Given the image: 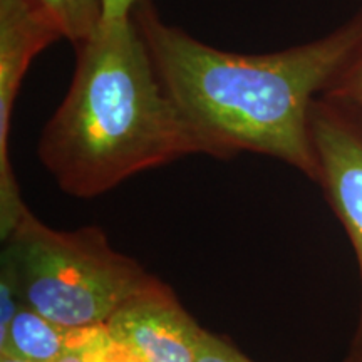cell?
<instances>
[{
    "label": "cell",
    "instance_id": "obj_1",
    "mask_svg": "<svg viewBox=\"0 0 362 362\" xmlns=\"http://www.w3.org/2000/svg\"><path fill=\"white\" fill-rule=\"evenodd\" d=\"M133 17L163 84L211 144L216 160L255 153L317 183L310 111L362 51V8L324 37L262 54L202 42L166 24L153 0H139Z\"/></svg>",
    "mask_w": 362,
    "mask_h": 362
},
{
    "label": "cell",
    "instance_id": "obj_2",
    "mask_svg": "<svg viewBox=\"0 0 362 362\" xmlns=\"http://www.w3.org/2000/svg\"><path fill=\"white\" fill-rule=\"evenodd\" d=\"M74 49L69 89L37 144L62 192L90 200L181 158H215L163 84L134 17L101 21Z\"/></svg>",
    "mask_w": 362,
    "mask_h": 362
},
{
    "label": "cell",
    "instance_id": "obj_3",
    "mask_svg": "<svg viewBox=\"0 0 362 362\" xmlns=\"http://www.w3.org/2000/svg\"><path fill=\"white\" fill-rule=\"evenodd\" d=\"M22 304L71 330L106 327L136 298L166 285L133 257L117 252L98 226L57 230L29 206L2 233Z\"/></svg>",
    "mask_w": 362,
    "mask_h": 362
},
{
    "label": "cell",
    "instance_id": "obj_4",
    "mask_svg": "<svg viewBox=\"0 0 362 362\" xmlns=\"http://www.w3.org/2000/svg\"><path fill=\"white\" fill-rule=\"evenodd\" d=\"M310 131L325 198L354 248L361 275V310L344 362L362 361V111L320 96L310 111Z\"/></svg>",
    "mask_w": 362,
    "mask_h": 362
},
{
    "label": "cell",
    "instance_id": "obj_5",
    "mask_svg": "<svg viewBox=\"0 0 362 362\" xmlns=\"http://www.w3.org/2000/svg\"><path fill=\"white\" fill-rule=\"evenodd\" d=\"M62 39L61 25L42 0H0V232L27 208L8 155L13 106L34 59Z\"/></svg>",
    "mask_w": 362,
    "mask_h": 362
},
{
    "label": "cell",
    "instance_id": "obj_6",
    "mask_svg": "<svg viewBox=\"0 0 362 362\" xmlns=\"http://www.w3.org/2000/svg\"><path fill=\"white\" fill-rule=\"evenodd\" d=\"M104 329L136 362H197L205 332L168 284L129 302Z\"/></svg>",
    "mask_w": 362,
    "mask_h": 362
},
{
    "label": "cell",
    "instance_id": "obj_7",
    "mask_svg": "<svg viewBox=\"0 0 362 362\" xmlns=\"http://www.w3.org/2000/svg\"><path fill=\"white\" fill-rule=\"evenodd\" d=\"M83 334L84 330L66 329L22 305L0 334V356L24 362H57L81 341Z\"/></svg>",
    "mask_w": 362,
    "mask_h": 362
},
{
    "label": "cell",
    "instance_id": "obj_8",
    "mask_svg": "<svg viewBox=\"0 0 362 362\" xmlns=\"http://www.w3.org/2000/svg\"><path fill=\"white\" fill-rule=\"evenodd\" d=\"M72 45L89 37L103 21V0H42Z\"/></svg>",
    "mask_w": 362,
    "mask_h": 362
},
{
    "label": "cell",
    "instance_id": "obj_9",
    "mask_svg": "<svg viewBox=\"0 0 362 362\" xmlns=\"http://www.w3.org/2000/svg\"><path fill=\"white\" fill-rule=\"evenodd\" d=\"M115 344L107 336L106 329L84 330L81 341L62 356L57 362H123L126 354L123 351L121 361H115Z\"/></svg>",
    "mask_w": 362,
    "mask_h": 362
},
{
    "label": "cell",
    "instance_id": "obj_10",
    "mask_svg": "<svg viewBox=\"0 0 362 362\" xmlns=\"http://www.w3.org/2000/svg\"><path fill=\"white\" fill-rule=\"evenodd\" d=\"M322 96L349 104L362 111V51L337 76V79L330 84Z\"/></svg>",
    "mask_w": 362,
    "mask_h": 362
},
{
    "label": "cell",
    "instance_id": "obj_11",
    "mask_svg": "<svg viewBox=\"0 0 362 362\" xmlns=\"http://www.w3.org/2000/svg\"><path fill=\"white\" fill-rule=\"evenodd\" d=\"M197 362H257L243 354L238 347L226 339L216 336L214 332H208L205 329L200 344Z\"/></svg>",
    "mask_w": 362,
    "mask_h": 362
},
{
    "label": "cell",
    "instance_id": "obj_12",
    "mask_svg": "<svg viewBox=\"0 0 362 362\" xmlns=\"http://www.w3.org/2000/svg\"><path fill=\"white\" fill-rule=\"evenodd\" d=\"M139 0H103V21H119L133 17Z\"/></svg>",
    "mask_w": 362,
    "mask_h": 362
},
{
    "label": "cell",
    "instance_id": "obj_13",
    "mask_svg": "<svg viewBox=\"0 0 362 362\" xmlns=\"http://www.w3.org/2000/svg\"><path fill=\"white\" fill-rule=\"evenodd\" d=\"M0 362H24V361L13 359V357H8V356H0Z\"/></svg>",
    "mask_w": 362,
    "mask_h": 362
},
{
    "label": "cell",
    "instance_id": "obj_14",
    "mask_svg": "<svg viewBox=\"0 0 362 362\" xmlns=\"http://www.w3.org/2000/svg\"><path fill=\"white\" fill-rule=\"evenodd\" d=\"M359 362H362V361H359Z\"/></svg>",
    "mask_w": 362,
    "mask_h": 362
}]
</instances>
